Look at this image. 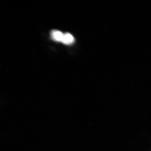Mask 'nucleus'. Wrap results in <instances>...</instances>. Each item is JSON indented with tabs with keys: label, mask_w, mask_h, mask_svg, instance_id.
Instances as JSON below:
<instances>
[{
	"label": "nucleus",
	"mask_w": 151,
	"mask_h": 151,
	"mask_svg": "<svg viewBox=\"0 0 151 151\" xmlns=\"http://www.w3.org/2000/svg\"><path fill=\"white\" fill-rule=\"evenodd\" d=\"M64 34L61 31L58 30H52L51 32L50 36L53 40L58 42H62L63 40Z\"/></svg>",
	"instance_id": "1"
},
{
	"label": "nucleus",
	"mask_w": 151,
	"mask_h": 151,
	"mask_svg": "<svg viewBox=\"0 0 151 151\" xmlns=\"http://www.w3.org/2000/svg\"><path fill=\"white\" fill-rule=\"evenodd\" d=\"M74 41L75 39L73 36L71 34L67 33L64 34L62 42L65 45H70L73 44Z\"/></svg>",
	"instance_id": "2"
}]
</instances>
